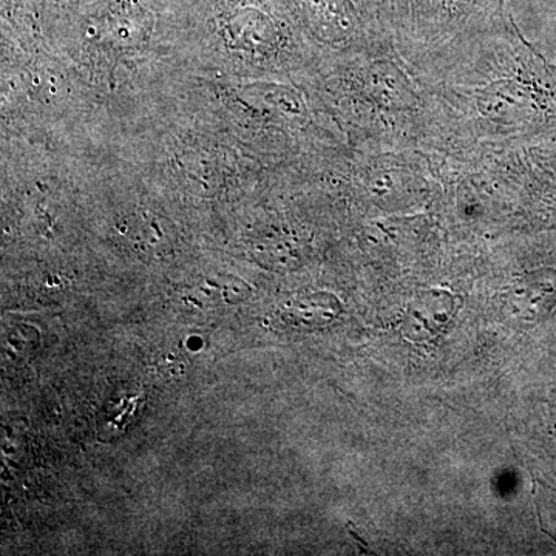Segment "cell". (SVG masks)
<instances>
[{
	"mask_svg": "<svg viewBox=\"0 0 556 556\" xmlns=\"http://www.w3.org/2000/svg\"><path fill=\"white\" fill-rule=\"evenodd\" d=\"M511 317L522 324H540L556 314V270L526 274L507 298Z\"/></svg>",
	"mask_w": 556,
	"mask_h": 556,
	"instance_id": "obj_2",
	"label": "cell"
},
{
	"mask_svg": "<svg viewBox=\"0 0 556 556\" xmlns=\"http://www.w3.org/2000/svg\"><path fill=\"white\" fill-rule=\"evenodd\" d=\"M459 306L460 300L448 292H422L409 306L402 332L413 342L438 339L452 324Z\"/></svg>",
	"mask_w": 556,
	"mask_h": 556,
	"instance_id": "obj_3",
	"label": "cell"
},
{
	"mask_svg": "<svg viewBox=\"0 0 556 556\" xmlns=\"http://www.w3.org/2000/svg\"><path fill=\"white\" fill-rule=\"evenodd\" d=\"M393 27L422 36L478 30L500 22L504 0H386Z\"/></svg>",
	"mask_w": 556,
	"mask_h": 556,
	"instance_id": "obj_1",
	"label": "cell"
}]
</instances>
